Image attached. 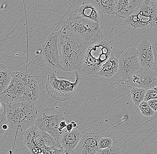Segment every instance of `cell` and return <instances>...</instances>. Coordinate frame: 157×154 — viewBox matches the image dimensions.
<instances>
[{"mask_svg": "<svg viewBox=\"0 0 157 154\" xmlns=\"http://www.w3.org/2000/svg\"><path fill=\"white\" fill-rule=\"evenodd\" d=\"M13 77L4 92L0 93V103L9 104L14 102L38 100L39 90L38 82L34 76L21 71L13 72Z\"/></svg>", "mask_w": 157, "mask_h": 154, "instance_id": "obj_1", "label": "cell"}, {"mask_svg": "<svg viewBox=\"0 0 157 154\" xmlns=\"http://www.w3.org/2000/svg\"><path fill=\"white\" fill-rule=\"evenodd\" d=\"M113 52L110 41L104 36L88 47L82 62L75 71L82 79L98 77L100 68Z\"/></svg>", "mask_w": 157, "mask_h": 154, "instance_id": "obj_2", "label": "cell"}, {"mask_svg": "<svg viewBox=\"0 0 157 154\" xmlns=\"http://www.w3.org/2000/svg\"><path fill=\"white\" fill-rule=\"evenodd\" d=\"M61 50L60 69L70 72L76 70L82 62L90 45L83 40L59 29Z\"/></svg>", "mask_w": 157, "mask_h": 154, "instance_id": "obj_3", "label": "cell"}, {"mask_svg": "<svg viewBox=\"0 0 157 154\" xmlns=\"http://www.w3.org/2000/svg\"><path fill=\"white\" fill-rule=\"evenodd\" d=\"M2 104L10 130H20L23 133L34 126L38 112L34 103L23 101Z\"/></svg>", "mask_w": 157, "mask_h": 154, "instance_id": "obj_4", "label": "cell"}, {"mask_svg": "<svg viewBox=\"0 0 157 154\" xmlns=\"http://www.w3.org/2000/svg\"><path fill=\"white\" fill-rule=\"evenodd\" d=\"M60 29L91 45L104 37L99 22L72 15L63 22Z\"/></svg>", "mask_w": 157, "mask_h": 154, "instance_id": "obj_5", "label": "cell"}, {"mask_svg": "<svg viewBox=\"0 0 157 154\" xmlns=\"http://www.w3.org/2000/svg\"><path fill=\"white\" fill-rule=\"evenodd\" d=\"M75 81L72 82L59 79L54 73H50L46 84V92L50 96L59 101L67 100L77 92L83 81L77 71L75 70Z\"/></svg>", "mask_w": 157, "mask_h": 154, "instance_id": "obj_6", "label": "cell"}, {"mask_svg": "<svg viewBox=\"0 0 157 154\" xmlns=\"http://www.w3.org/2000/svg\"><path fill=\"white\" fill-rule=\"evenodd\" d=\"M128 27L146 29L157 25V3L145 0L136 8L124 20Z\"/></svg>", "mask_w": 157, "mask_h": 154, "instance_id": "obj_7", "label": "cell"}, {"mask_svg": "<svg viewBox=\"0 0 157 154\" xmlns=\"http://www.w3.org/2000/svg\"><path fill=\"white\" fill-rule=\"evenodd\" d=\"M64 120L63 115L58 110L54 108H47L38 112L34 126L51 135L59 143L61 135L58 130L59 125Z\"/></svg>", "mask_w": 157, "mask_h": 154, "instance_id": "obj_8", "label": "cell"}, {"mask_svg": "<svg viewBox=\"0 0 157 154\" xmlns=\"http://www.w3.org/2000/svg\"><path fill=\"white\" fill-rule=\"evenodd\" d=\"M59 30L57 26L48 36L43 46L42 53L44 61L48 67L60 69L61 54L59 49Z\"/></svg>", "mask_w": 157, "mask_h": 154, "instance_id": "obj_9", "label": "cell"}, {"mask_svg": "<svg viewBox=\"0 0 157 154\" xmlns=\"http://www.w3.org/2000/svg\"><path fill=\"white\" fill-rule=\"evenodd\" d=\"M118 58V73L120 77L126 81L133 74H135L142 68L140 65L137 49L129 48L123 52Z\"/></svg>", "mask_w": 157, "mask_h": 154, "instance_id": "obj_10", "label": "cell"}, {"mask_svg": "<svg viewBox=\"0 0 157 154\" xmlns=\"http://www.w3.org/2000/svg\"><path fill=\"white\" fill-rule=\"evenodd\" d=\"M102 137L98 132H82L78 145L70 154H95L99 150L98 142Z\"/></svg>", "mask_w": 157, "mask_h": 154, "instance_id": "obj_11", "label": "cell"}, {"mask_svg": "<svg viewBox=\"0 0 157 154\" xmlns=\"http://www.w3.org/2000/svg\"><path fill=\"white\" fill-rule=\"evenodd\" d=\"M137 52L138 60L143 69H153L154 54L152 44L147 40H143L137 46Z\"/></svg>", "mask_w": 157, "mask_h": 154, "instance_id": "obj_12", "label": "cell"}, {"mask_svg": "<svg viewBox=\"0 0 157 154\" xmlns=\"http://www.w3.org/2000/svg\"><path fill=\"white\" fill-rule=\"evenodd\" d=\"M81 135L82 132L76 128L70 132L63 130L60 137L59 143L64 152L70 154L78 145Z\"/></svg>", "mask_w": 157, "mask_h": 154, "instance_id": "obj_13", "label": "cell"}, {"mask_svg": "<svg viewBox=\"0 0 157 154\" xmlns=\"http://www.w3.org/2000/svg\"><path fill=\"white\" fill-rule=\"evenodd\" d=\"M143 0H115L114 14L125 19Z\"/></svg>", "mask_w": 157, "mask_h": 154, "instance_id": "obj_14", "label": "cell"}, {"mask_svg": "<svg viewBox=\"0 0 157 154\" xmlns=\"http://www.w3.org/2000/svg\"><path fill=\"white\" fill-rule=\"evenodd\" d=\"M100 13L93 4L84 2L80 6L76 9L73 14L78 17L99 22L101 19Z\"/></svg>", "mask_w": 157, "mask_h": 154, "instance_id": "obj_15", "label": "cell"}, {"mask_svg": "<svg viewBox=\"0 0 157 154\" xmlns=\"http://www.w3.org/2000/svg\"><path fill=\"white\" fill-rule=\"evenodd\" d=\"M140 76V88L146 90H157V70L153 69L142 68L138 71Z\"/></svg>", "mask_w": 157, "mask_h": 154, "instance_id": "obj_16", "label": "cell"}, {"mask_svg": "<svg viewBox=\"0 0 157 154\" xmlns=\"http://www.w3.org/2000/svg\"><path fill=\"white\" fill-rule=\"evenodd\" d=\"M118 72V58L113 52L100 68L98 75L108 79L113 77Z\"/></svg>", "mask_w": 157, "mask_h": 154, "instance_id": "obj_17", "label": "cell"}, {"mask_svg": "<svg viewBox=\"0 0 157 154\" xmlns=\"http://www.w3.org/2000/svg\"><path fill=\"white\" fill-rule=\"evenodd\" d=\"M93 4L101 13L114 14L115 0H94Z\"/></svg>", "mask_w": 157, "mask_h": 154, "instance_id": "obj_18", "label": "cell"}, {"mask_svg": "<svg viewBox=\"0 0 157 154\" xmlns=\"http://www.w3.org/2000/svg\"><path fill=\"white\" fill-rule=\"evenodd\" d=\"M13 77V72H11L3 65L0 63V93L5 91Z\"/></svg>", "mask_w": 157, "mask_h": 154, "instance_id": "obj_19", "label": "cell"}, {"mask_svg": "<svg viewBox=\"0 0 157 154\" xmlns=\"http://www.w3.org/2000/svg\"><path fill=\"white\" fill-rule=\"evenodd\" d=\"M130 89L132 102L135 105L138 106L144 101L147 90L142 88H132Z\"/></svg>", "mask_w": 157, "mask_h": 154, "instance_id": "obj_20", "label": "cell"}, {"mask_svg": "<svg viewBox=\"0 0 157 154\" xmlns=\"http://www.w3.org/2000/svg\"><path fill=\"white\" fill-rule=\"evenodd\" d=\"M9 129L6 112L4 110L2 112H0V136L6 133Z\"/></svg>", "mask_w": 157, "mask_h": 154, "instance_id": "obj_21", "label": "cell"}, {"mask_svg": "<svg viewBox=\"0 0 157 154\" xmlns=\"http://www.w3.org/2000/svg\"><path fill=\"white\" fill-rule=\"evenodd\" d=\"M138 107L142 115L144 116L150 117L155 115V112L151 108L147 102L143 101Z\"/></svg>", "mask_w": 157, "mask_h": 154, "instance_id": "obj_22", "label": "cell"}, {"mask_svg": "<svg viewBox=\"0 0 157 154\" xmlns=\"http://www.w3.org/2000/svg\"><path fill=\"white\" fill-rule=\"evenodd\" d=\"M113 145L112 139L109 137L102 136L98 142L99 150L107 148L109 147L112 146Z\"/></svg>", "mask_w": 157, "mask_h": 154, "instance_id": "obj_23", "label": "cell"}, {"mask_svg": "<svg viewBox=\"0 0 157 154\" xmlns=\"http://www.w3.org/2000/svg\"><path fill=\"white\" fill-rule=\"evenodd\" d=\"M95 154H121V152L119 148L113 145L107 148L99 150Z\"/></svg>", "mask_w": 157, "mask_h": 154, "instance_id": "obj_24", "label": "cell"}, {"mask_svg": "<svg viewBox=\"0 0 157 154\" xmlns=\"http://www.w3.org/2000/svg\"><path fill=\"white\" fill-rule=\"evenodd\" d=\"M157 99V90L155 89H150L147 90L144 101L148 102L151 100Z\"/></svg>", "mask_w": 157, "mask_h": 154, "instance_id": "obj_25", "label": "cell"}, {"mask_svg": "<svg viewBox=\"0 0 157 154\" xmlns=\"http://www.w3.org/2000/svg\"><path fill=\"white\" fill-rule=\"evenodd\" d=\"M153 54H154V63L153 69L157 70V43H154L152 45Z\"/></svg>", "mask_w": 157, "mask_h": 154, "instance_id": "obj_26", "label": "cell"}, {"mask_svg": "<svg viewBox=\"0 0 157 154\" xmlns=\"http://www.w3.org/2000/svg\"><path fill=\"white\" fill-rule=\"evenodd\" d=\"M147 103L154 111H157V99L151 100L148 101Z\"/></svg>", "mask_w": 157, "mask_h": 154, "instance_id": "obj_27", "label": "cell"}, {"mask_svg": "<svg viewBox=\"0 0 157 154\" xmlns=\"http://www.w3.org/2000/svg\"><path fill=\"white\" fill-rule=\"evenodd\" d=\"M77 125L75 122L71 121V123H68L66 127V130L67 132H70L73 130L74 128H77Z\"/></svg>", "mask_w": 157, "mask_h": 154, "instance_id": "obj_28", "label": "cell"}, {"mask_svg": "<svg viewBox=\"0 0 157 154\" xmlns=\"http://www.w3.org/2000/svg\"><path fill=\"white\" fill-rule=\"evenodd\" d=\"M67 125V124L66 122V121L65 120L62 121L60 122L58 130L59 132V133H60L61 134H62L64 130L66 129Z\"/></svg>", "mask_w": 157, "mask_h": 154, "instance_id": "obj_29", "label": "cell"}, {"mask_svg": "<svg viewBox=\"0 0 157 154\" xmlns=\"http://www.w3.org/2000/svg\"><path fill=\"white\" fill-rule=\"evenodd\" d=\"M151 1H153V2H155L157 3V0H151Z\"/></svg>", "mask_w": 157, "mask_h": 154, "instance_id": "obj_30", "label": "cell"}, {"mask_svg": "<svg viewBox=\"0 0 157 154\" xmlns=\"http://www.w3.org/2000/svg\"><path fill=\"white\" fill-rule=\"evenodd\" d=\"M2 103H0V109H1V108H2Z\"/></svg>", "mask_w": 157, "mask_h": 154, "instance_id": "obj_31", "label": "cell"}, {"mask_svg": "<svg viewBox=\"0 0 157 154\" xmlns=\"http://www.w3.org/2000/svg\"><path fill=\"white\" fill-rule=\"evenodd\" d=\"M66 154H69L67 152H65Z\"/></svg>", "mask_w": 157, "mask_h": 154, "instance_id": "obj_32", "label": "cell"}, {"mask_svg": "<svg viewBox=\"0 0 157 154\" xmlns=\"http://www.w3.org/2000/svg\"><path fill=\"white\" fill-rule=\"evenodd\" d=\"M143 1H145V0H143Z\"/></svg>", "mask_w": 157, "mask_h": 154, "instance_id": "obj_33", "label": "cell"}]
</instances>
